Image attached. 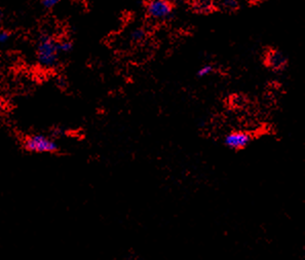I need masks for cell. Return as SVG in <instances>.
Instances as JSON below:
<instances>
[{"mask_svg":"<svg viewBox=\"0 0 305 260\" xmlns=\"http://www.w3.org/2000/svg\"><path fill=\"white\" fill-rule=\"evenodd\" d=\"M35 54L36 61L41 68L46 70L55 69L62 55L59 49V40L49 35L41 36L37 41Z\"/></svg>","mask_w":305,"mask_h":260,"instance_id":"obj_1","label":"cell"},{"mask_svg":"<svg viewBox=\"0 0 305 260\" xmlns=\"http://www.w3.org/2000/svg\"><path fill=\"white\" fill-rule=\"evenodd\" d=\"M22 146L26 151L31 153L54 154L60 151L57 141L43 134H32L26 136L22 141Z\"/></svg>","mask_w":305,"mask_h":260,"instance_id":"obj_2","label":"cell"},{"mask_svg":"<svg viewBox=\"0 0 305 260\" xmlns=\"http://www.w3.org/2000/svg\"><path fill=\"white\" fill-rule=\"evenodd\" d=\"M174 12V6L169 0H149L146 3L148 18L155 22L167 21Z\"/></svg>","mask_w":305,"mask_h":260,"instance_id":"obj_3","label":"cell"},{"mask_svg":"<svg viewBox=\"0 0 305 260\" xmlns=\"http://www.w3.org/2000/svg\"><path fill=\"white\" fill-rule=\"evenodd\" d=\"M252 141V137L246 132H232L224 137V145L232 150H241L246 148Z\"/></svg>","mask_w":305,"mask_h":260,"instance_id":"obj_4","label":"cell"},{"mask_svg":"<svg viewBox=\"0 0 305 260\" xmlns=\"http://www.w3.org/2000/svg\"><path fill=\"white\" fill-rule=\"evenodd\" d=\"M288 60L282 51L278 49H269L265 57V64L271 70L281 71L287 66Z\"/></svg>","mask_w":305,"mask_h":260,"instance_id":"obj_5","label":"cell"},{"mask_svg":"<svg viewBox=\"0 0 305 260\" xmlns=\"http://www.w3.org/2000/svg\"><path fill=\"white\" fill-rule=\"evenodd\" d=\"M147 33L143 28H137L131 32V39L134 42H142L145 40Z\"/></svg>","mask_w":305,"mask_h":260,"instance_id":"obj_6","label":"cell"},{"mask_svg":"<svg viewBox=\"0 0 305 260\" xmlns=\"http://www.w3.org/2000/svg\"><path fill=\"white\" fill-rule=\"evenodd\" d=\"M59 49L61 54H68L73 49V42L69 39L59 40Z\"/></svg>","mask_w":305,"mask_h":260,"instance_id":"obj_7","label":"cell"},{"mask_svg":"<svg viewBox=\"0 0 305 260\" xmlns=\"http://www.w3.org/2000/svg\"><path fill=\"white\" fill-rule=\"evenodd\" d=\"M195 7L198 10H209L212 8V1L211 0H196Z\"/></svg>","mask_w":305,"mask_h":260,"instance_id":"obj_8","label":"cell"},{"mask_svg":"<svg viewBox=\"0 0 305 260\" xmlns=\"http://www.w3.org/2000/svg\"><path fill=\"white\" fill-rule=\"evenodd\" d=\"M214 70V68L212 65H203L202 67H200L197 70V76L198 77H206L208 75H210Z\"/></svg>","mask_w":305,"mask_h":260,"instance_id":"obj_9","label":"cell"},{"mask_svg":"<svg viewBox=\"0 0 305 260\" xmlns=\"http://www.w3.org/2000/svg\"><path fill=\"white\" fill-rule=\"evenodd\" d=\"M61 2H62V0H40L41 5L45 9H53L58 4H60Z\"/></svg>","mask_w":305,"mask_h":260,"instance_id":"obj_10","label":"cell"},{"mask_svg":"<svg viewBox=\"0 0 305 260\" xmlns=\"http://www.w3.org/2000/svg\"><path fill=\"white\" fill-rule=\"evenodd\" d=\"M222 3H223L224 8L228 10H234L237 8V6H239L236 0H223Z\"/></svg>","mask_w":305,"mask_h":260,"instance_id":"obj_11","label":"cell"},{"mask_svg":"<svg viewBox=\"0 0 305 260\" xmlns=\"http://www.w3.org/2000/svg\"><path fill=\"white\" fill-rule=\"evenodd\" d=\"M10 36H11V34L8 31H5V30L0 31V44H4L8 42V40L10 39Z\"/></svg>","mask_w":305,"mask_h":260,"instance_id":"obj_12","label":"cell"},{"mask_svg":"<svg viewBox=\"0 0 305 260\" xmlns=\"http://www.w3.org/2000/svg\"><path fill=\"white\" fill-rule=\"evenodd\" d=\"M1 109H2V104L0 102V111H1Z\"/></svg>","mask_w":305,"mask_h":260,"instance_id":"obj_13","label":"cell"},{"mask_svg":"<svg viewBox=\"0 0 305 260\" xmlns=\"http://www.w3.org/2000/svg\"><path fill=\"white\" fill-rule=\"evenodd\" d=\"M169 1H171V0H169Z\"/></svg>","mask_w":305,"mask_h":260,"instance_id":"obj_14","label":"cell"}]
</instances>
